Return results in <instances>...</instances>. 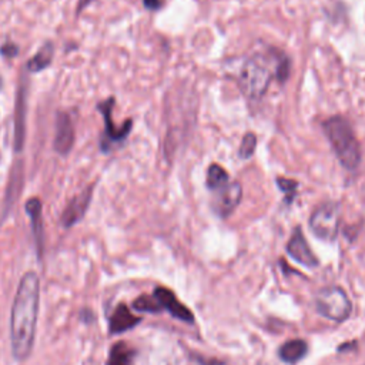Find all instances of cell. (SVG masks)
Masks as SVG:
<instances>
[{"instance_id": "cell-6", "label": "cell", "mask_w": 365, "mask_h": 365, "mask_svg": "<svg viewBox=\"0 0 365 365\" xmlns=\"http://www.w3.org/2000/svg\"><path fill=\"white\" fill-rule=\"evenodd\" d=\"M242 197V188L241 184L234 181V182H228L224 187L215 190V195L212 200V211L221 217V218H227L240 204Z\"/></svg>"}, {"instance_id": "cell-14", "label": "cell", "mask_w": 365, "mask_h": 365, "mask_svg": "<svg viewBox=\"0 0 365 365\" xmlns=\"http://www.w3.org/2000/svg\"><path fill=\"white\" fill-rule=\"evenodd\" d=\"M134 349L125 341L115 342L108 352L107 365H133Z\"/></svg>"}, {"instance_id": "cell-2", "label": "cell", "mask_w": 365, "mask_h": 365, "mask_svg": "<svg viewBox=\"0 0 365 365\" xmlns=\"http://www.w3.org/2000/svg\"><path fill=\"white\" fill-rule=\"evenodd\" d=\"M282 53H255L242 66L240 73V88L250 98H259L267 91Z\"/></svg>"}, {"instance_id": "cell-7", "label": "cell", "mask_w": 365, "mask_h": 365, "mask_svg": "<svg viewBox=\"0 0 365 365\" xmlns=\"http://www.w3.org/2000/svg\"><path fill=\"white\" fill-rule=\"evenodd\" d=\"M154 298L157 299L158 305L161 307V309L168 311L174 318L181 319L184 322H194V315L192 312L178 301V298L174 295L173 291L164 288V287H157L153 292Z\"/></svg>"}, {"instance_id": "cell-22", "label": "cell", "mask_w": 365, "mask_h": 365, "mask_svg": "<svg viewBox=\"0 0 365 365\" xmlns=\"http://www.w3.org/2000/svg\"><path fill=\"white\" fill-rule=\"evenodd\" d=\"M88 1H90V0H80V1H78V10H81Z\"/></svg>"}, {"instance_id": "cell-3", "label": "cell", "mask_w": 365, "mask_h": 365, "mask_svg": "<svg viewBox=\"0 0 365 365\" xmlns=\"http://www.w3.org/2000/svg\"><path fill=\"white\" fill-rule=\"evenodd\" d=\"M322 127L339 163L346 170H355L361 163V148L349 121L342 115H334Z\"/></svg>"}, {"instance_id": "cell-23", "label": "cell", "mask_w": 365, "mask_h": 365, "mask_svg": "<svg viewBox=\"0 0 365 365\" xmlns=\"http://www.w3.org/2000/svg\"><path fill=\"white\" fill-rule=\"evenodd\" d=\"M0 87H1V77H0Z\"/></svg>"}, {"instance_id": "cell-9", "label": "cell", "mask_w": 365, "mask_h": 365, "mask_svg": "<svg viewBox=\"0 0 365 365\" xmlns=\"http://www.w3.org/2000/svg\"><path fill=\"white\" fill-rule=\"evenodd\" d=\"M74 143V130L73 124L68 118L67 114L60 113L57 115V123H56V137H54V148L60 154H67Z\"/></svg>"}, {"instance_id": "cell-18", "label": "cell", "mask_w": 365, "mask_h": 365, "mask_svg": "<svg viewBox=\"0 0 365 365\" xmlns=\"http://www.w3.org/2000/svg\"><path fill=\"white\" fill-rule=\"evenodd\" d=\"M134 309L147 311V312H160L161 307L158 305L154 295H141L133 302Z\"/></svg>"}, {"instance_id": "cell-5", "label": "cell", "mask_w": 365, "mask_h": 365, "mask_svg": "<svg viewBox=\"0 0 365 365\" xmlns=\"http://www.w3.org/2000/svg\"><path fill=\"white\" fill-rule=\"evenodd\" d=\"M339 225V207L328 201L317 207L309 218V228L315 237L322 241H332L336 237Z\"/></svg>"}, {"instance_id": "cell-11", "label": "cell", "mask_w": 365, "mask_h": 365, "mask_svg": "<svg viewBox=\"0 0 365 365\" xmlns=\"http://www.w3.org/2000/svg\"><path fill=\"white\" fill-rule=\"evenodd\" d=\"M90 198H91V188H87L86 191L80 192L78 195H76L66 207L64 212H63V224L66 227H70L73 224H76L81 217L83 214L86 212L87 207H88V202H90Z\"/></svg>"}, {"instance_id": "cell-20", "label": "cell", "mask_w": 365, "mask_h": 365, "mask_svg": "<svg viewBox=\"0 0 365 365\" xmlns=\"http://www.w3.org/2000/svg\"><path fill=\"white\" fill-rule=\"evenodd\" d=\"M277 185L279 187V190L285 194V200L288 202L292 201L297 188H298V182L295 180H289V178H284V177H278L277 178Z\"/></svg>"}, {"instance_id": "cell-21", "label": "cell", "mask_w": 365, "mask_h": 365, "mask_svg": "<svg viewBox=\"0 0 365 365\" xmlns=\"http://www.w3.org/2000/svg\"><path fill=\"white\" fill-rule=\"evenodd\" d=\"M144 1V6L147 7V9H150V10H157V9H160L161 6H163V3H164V0H143Z\"/></svg>"}, {"instance_id": "cell-17", "label": "cell", "mask_w": 365, "mask_h": 365, "mask_svg": "<svg viewBox=\"0 0 365 365\" xmlns=\"http://www.w3.org/2000/svg\"><path fill=\"white\" fill-rule=\"evenodd\" d=\"M51 57H53V46L50 43H47L37 51V54L34 57H31L29 60V70L36 73V71L46 68L50 64Z\"/></svg>"}, {"instance_id": "cell-15", "label": "cell", "mask_w": 365, "mask_h": 365, "mask_svg": "<svg viewBox=\"0 0 365 365\" xmlns=\"http://www.w3.org/2000/svg\"><path fill=\"white\" fill-rule=\"evenodd\" d=\"M26 210L27 214L30 215V221H31V230H33V235L34 240L37 242L38 247V252L41 251V237H43V222H41V204L37 198H31L27 201L26 204Z\"/></svg>"}, {"instance_id": "cell-1", "label": "cell", "mask_w": 365, "mask_h": 365, "mask_svg": "<svg viewBox=\"0 0 365 365\" xmlns=\"http://www.w3.org/2000/svg\"><path fill=\"white\" fill-rule=\"evenodd\" d=\"M40 304V281L36 272H27L21 277L10 314V341L16 359H26L36 336V325Z\"/></svg>"}, {"instance_id": "cell-4", "label": "cell", "mask_w": 365, "mask_h": 365, "mask_svg": "<svg viewBox=\"0 0 365 365\" xmlns=\"http://www.w3.org/2000/svg\"><path fill=\"white\" fill-rule=\"evenodd\" d=\"M315 308L322 317L342 322L351 315L352 304L341 287H328L317 294Z\"/></svg>"}, {"instance_id": "cell-12", "label": "cell", "mask_w": 365, "mask_h": 365, "mask_svg": "<svg viewBox=\"0 0 365 365\" xmlns=\"http://www.w3.org/2000/svg\"><path fill=\"white\" fill-rule=\"evenodd\" d=\"M113 103H114V98H108L107 101L100 104V111L103 113L104 120H106V134H107V137L111 141H121V140H124L128 135L133 123H131V120H127L121 127H115L114 123L111 121L113 120L111 118Z\"/></svg>"}, {"instance_id": "cell-8", "label": "cell", "mask_w": 365, "mask_h": 365, "mask_svg": "<svg viewBox=\"0 0 365 365\" xmlns=\"http://www.w3.org/2000/svg\"><path fill=\"white\" fill-rule=\"evenodd\" d=\"M287 252L291 255V258H294L297 262H299L305 267L312 268V267L318 265V258L311 251L299 227H297L294 234L291 235V238L287 244Z\"/></svg>"}, {"instance_id": "cell-19", "label": "cell", "mask_w": 365, "mask_h": 365, "mask_svg": "<svg viewBox=\"0 0 365 365\" xmlns=\"http://www.w3.org/2000/svg\"><path fill=\"white\" fill-rule=\"evenodd\" d=\"M255 147H257V137L254 133H247L242 140H241V144H240V157L241 158H250L254 151H255Z\"/></svg>"}, {"instance_id": "cell-16", "label": "cell", "mask_w": 365, "mask_h": 365, "mask_svg": "<svg viewBox=\"0 0 365 365\" xmlns=\"http://www.w3.org/2000/svg\"><path fill=\"white\" fill-rule=\"evenodd\" d=\"M228 184V173L218 164H211L207 171V187L212 191Z\"/></svg>"}, {"instance_id": "cell-10", "label": "cell", "mask_w": 365, "mask_h": 365, "mask_svg": "<svg viewBox=\"0 0 365 365\" xmlns=\"http://www.w3.org/2000/svg\"><path fill=\"white\" fill-rule=\"evenodd\" d=\"M141 321L140 317H135L125 304H118L108 321V329L111 334H121L127 329L134 328Z\"/></svg>"}, {"instance_id": "cell-13", "label": "cell", "mask_w": 365, "mask_h": 365, "mask_svg": "<svg viewBox=\"0 0 365 365\" xmlns=\"http://www.w3.org/2000/svg\"><path fill=\"white\" fill-rule=\"evenodd\" d=\"M308 352V345L305 341L302 339H291L284 342L279 349H278V355L279 358L285 362V364H297L298 361H301Z\"/></svg>"}]
</instances>
